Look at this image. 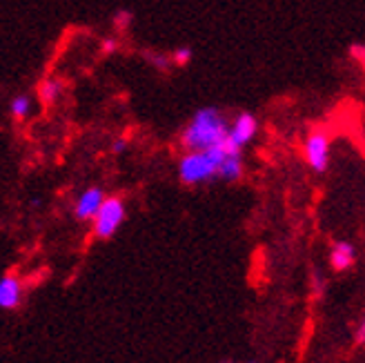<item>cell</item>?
<instances>
[{
	"label": "cell",
	"instance_id": "1",
	"mask_svg": "<svg viewBox=\"0 0 365 363\" xmlns=\"http://www.w3.org/2000/svg\"><path fill=\"white\" fill-rule=\"evenodd\" d=\"M227 130L230 123L216 107H203L190 118L178 140L185 152H205L221 145L227 138Z\"/></svg>",
	"mask_w": 365,
	"mask_h": 363
},
{
	"label": "cell",
	"instance_id": "2",
	"mask_svg": "<svg viewBox=\"0 0 365 363\" xmlns=\"http://www.w3.org/2000/svg\"><path fill=\"white\" fill-rule=\"evenodd\" d=\"M236 145L225 138L221 145H216L212 150L205 152H187L178 160V178L180 183L185 185H200V183H210L212 178H216L218 165L227 154H241Z\"/></svg>",
	"mask_w": 365,
	"mask_h": 363
},
{
	"label": "cell",
	"instance_id": "3",
	"mask_svg": "<svg viewBox=\"0 0 365 363\" xmlns=\"http://www.w3.org/2000/svg\"><path fill=\"white\" fill-rule=\"evenodd\" d=\"M127 216V208L120 196H105V201L101 205V210L96 212V216L91 219L94 223V237L96 239H112L114 234L120 230V225L125 223Z\"/></svg>",
	"mask_w": 365,
	"mask_h": 363
},
{
	"label": "cell",
	"instance_id": "4",
	"mask_svg": "<svg viewBox=\"0 0 365 363\" xmlns=\"http://www.w3.org/2000/svg\"><path fill=\"white\" fill-rule=\"evenodd\" d=\"M305 160L319 174L330 165V136L325 130H314L305 138Z\"/></svg>",
	"mask_w": 365,
	"mask_h": 363
},
{
	"label": "cell",
	"instance_id": "5",
	"mask_svg": "<svg viewBox=\"0 0 365 363\" xmlns=\"http://www.w3.org/2000/svg\"><path fill=\"white\" fill-rule=\"evenodd\" d=\"M259 132V121L254 114L250 112H241L239 116L234 118V123L230 125V130H227V138L236 145L239 150H243L245 145L257 136Z\"/></svg>",
	"mask_w": 365,
	"mask_h": 363
},
{
	"label": "cell",
	"instance_id": "6",
	"mask_svg": "<svg viewBox=\"0 0 365 363\" xmlns=\"http://www.w3.org/2000/svg\"><path fill=\"white\" fill-rule=\"evenodd\" d=\"M105 201V192L98 185H91L85 192H81V196L76 198V205H74V216L78 221H91L96 216V212L101 210Z\"/></svg>",
	"mask_w": 365,
	"mask_h": 363
},
{
	"label": "cell",
	"instance_id": "7",
	"mask_svg": "<svg viewBox=\"0 0 365 363\" xmlns=\"http://www.w3.org/2000/svg\"><path fill=\"white\" fill-rule=\"evenodd\" d=\"M23 303V283L18 277H0V310H18Z\"/></svg>",
	"mask_w": 365,
	"mask_h": 363
},
{
	"label": "cell",
	"instance_id": "8",
	"mask_svg": "<svg viewBox=\"0 0 365 363\" xmlns=\"http://www.w3.org/2000/svg\"><path fill=\"white\" fill-rule=\"evenodd\" d=\"M354 259H356V250L348 241H336L330 250V265L336 272L350 270L354 265Z\"/></svg>",
	"mask_w": 365,
	"mask_h": 363
},
{
	"label": "cell",
	"instance_id": "9",
	"mask_svg": "<svg viewBox=\"0 0 365 363\" xmlns=\"http://www.w3.org/2000/svg\"><path fill=\"white\" fill-rule=\"evenodd\" d=\"M243 176V154H227L221 165H218L216 178L225 180V183H234Z\"/></svg>",
	"mask_w": 365,
	"mask_h": 363
},
{
	"label": "cell",
	"instance_id": "10",
	"mask_svg": "<svg viewBox=\"0 0 365 363\" xmlns=\"http://www.w3.org/2000/svg\"><path fill=\"white\" fill-rule=\"evenodd\" d=\"M63 83L58 81V78H45L41 85H38V96H41V101L45 103V105H53L58 98H61V94H63Z\"/></svg>",
	"mask_w": 365,
	"mask_h": 363
},
{
	"label": "cell",
	"instance_id": "11",
	"mask_svg": "<svg viewBox=\"0 0 365 363\" xmlns=\"http://www.w3.org/2000/svg\"><path fill=\"white\" fill-rule=\"evenodd\" d=\"M9 112L16 121H25L29 114H31V98L25 96V94H18L11 98L9 103Z\"/></svg>",
	"mask_w": 365,
	"mask_h": 363
},
{
	"label": "cell",
	"instance_id": "12",
	"mask_svg": "<svg viewBox=\"0 0 365 363\" xmlns=\"http://www.w3.org/2000/svg\"><path fill=\"white\" fill-rule=\"evenodd\" d=\"M325 290H327L325 277L321 275V272H314V275H312V295H314V297H323V295H325Z\"/></svg>",
	"mask_w": 365,
	"mask_h": 363
},
{
	"label": "cell",
	"instance_id": "13",
	"mask_svg": "<svg viewBox=\"0 0 365 363\" xmlns=\"http://www.w3.org/2000/svg\"><path fill=\"white\" fill-rule=\"evenodd\" d=\"M174 61H176V65H187V63L192 61V49H190V47L176 49V51H174Z\"/></svg>",
	"mask_w": 365,
	"mask_h": 363
},
{
	"label": "cell",
	"instance_id": "14",
	"mask_svg": "<svg viewBox=\"0 0 365 363\" xmlns=\"http://www.w3.org/2000/svg\"><path fill=\"white\" fill-rule=\"evenodd\" d=\"M109 150H112V154H123L127 150V138H116L112 145H109Z\"/></svg>",
	"mask_w": 365,
	"mask_h": 363
},
{
	"label": "cell",
	"instance_id": "15",
	"mask_svg": "<svg viewBox=\"0 0 365 363\" xmlns=\"http://www.w3.org/2000/svg\"><path fill=\"white\" fill-rule=\"evenodd\" d=\"M352 56L361 63V67L365 69V45H354L352 47Z\"/></svg>",
	"mask_w": 365,
	"mask_h": 363
},
{
	"label": "cell",
	"instance_id": "16",
	"mask_svg": "<svg viewBox=\"0 0 365 363\" xmlns=\"http://www.w3.org/2000/svg\"><path fill=\"white\" fill-rule=\"evenodd\" d=\"M354 341L359 343V346H365V317L361 319L359 328H356V334H354Z\"/></svg>",
	"mask_w": 365,
	"mask_h": 363
},
{
	"label": "cell",
	"instance_id": "17",
	"mask_svg": "<svg viewBox=\"0 0 365 363\" xmlns=\"http://www.w3.org/2000/svg\"><path fill=\"white\" fill-rule=\"evenodd\" d=\"M245 363H257V361H245Z\"/></svg>",
	"mask_w": 365,
	"mask_h": 363
},
{
	"label": "cell",
	"instance_id": "18",
	"mask_svg": "<svg viewBox=\"0 0 365 363\" xmlns=\"http://www.w3.org/2000/svg\"><path fill=\"white\" fill-rule=\"evenodd\" d=\"M221 363H232V361H221Z\"/></svg>",
	"mask_w": 365,
	"mask_h": 363
}]
</instances>
